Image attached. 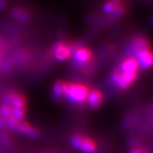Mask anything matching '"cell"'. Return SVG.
Masks as SVG:
<instances>
[{
  "label": "cell",
  "instance_id": "6da1fadb",
  "mask_svg": "<svg viewBox=\"0 0 153 153\" xmlns=\"http://www.w3.org/2000/svg\"><path fill=\"white\" fill-rule=\"evenodd\" d=\"M89 90L85 85L80 84L65 83L63 95L70 101L81 103L87 99Z\"/></svg>",
  "mask_w": 153,
  "mask_h": 153
},
{
  "label": "cell",
  "instance_id": "7a4b0ae2",
  "mask_svg": "<svg viewBox=\"0 0 153 153\" xmlns=\"http://www.w3.org/2000/svg\"><path fill=\"white\" fill-rule=\"evenodd\" d=\"M70 145L74 148L83 153H94L97 145L93 140L82 135H74L70 140Z\"/></svg>",
  "mask_w": 153,
  "mask_h": 153
},
{
  "label": "cell",
  "instance_id": "3957f363",
  "mask_svg": "<svg viewBox=\"0 0 153 153\" xmlns=\"http://www.w3.org/2000/svg\"><path fill=\"white\" fill-rule=\"evenodd\" d=\"M136 60L139 65L144 68H148L152 65V54L150 48L140 50L136 53Z\"/></svg>",
  "mask_w": 153,
  "mask_h": 153
},
{
  "label": "cell",
  "instance_id": "277c9868",
  "mask_svg": "<svg viewBox=\"0 0 153 153\" xmlns=\"http://www.w3.org/2000/svg\"><path fill=\"white\" fill-rule=\"evenodd\" d=\"M72 51L71 47L67 45L63 42L57 43L54 48L55 57L59 60H65L70 56Z\"/></svg>",
  "mask_w": 153,
  "mask_h": 153
},
{
  "label": "cell",
  "instance_id": "5b68a950",
  "mask_svg": "<svg viewBox=\"0 0 153 153\" xmlns=\"http://www.w3.org/2000/svg\"><path fill=\"white\" fill-rule=\"evenodd\" d=\"M4 101L6 104L9 105L14 108L26 107V99L24 96L19 94H9L5 97Z\"/></svg>",
  "mask_w": 153,
  "mask_h": 153
},
{
  "label": "cell",
  "instance_id": "8992f818",
  "mask_svg": "<svg viewBox=\"0 0 153 153\" xmlns=\"http://www.w3.org/2000/svg\"><path fill=\"white\" fill-rule=\"evenodd\" d=\"M104 10L107 13L114 14L116 16H119L123 14L125 9L119 0H111L104 5Z\"/></svg>",
  "mask_w": 153,
  "mask_h": 153
},
{
  "label": "cell",
  "instance_id": "52a82bcc",
  "mask_svg": "<svg viewBox=\"0 0 153 153\" xmlns=\"http://www.w3.org/2000/svg\"><path fill=\"white\" fill-rule=\"evenodd\" d=\"M87 99L91 108H94V109H97L102 104L103 97L100 91L94 89V90L89 92Z\"/></svg>",
  "mask_w": 153,
  "mask_h": 153
},
{
  "label": "cell",
  "instance_id": "ba28073f",
  "mask_svg": "<svg viewBox=\"0 0 153 153\" xmlns=\"http://www.w3.org/2000/svg\"><path fill=\"white\" fill-rule=\"evenodd\" d=\"M75 60L79 63H85L89 62L92 57V53L90 50L87 48H80L75 51L74 54Z\"/></svg>",
  "mask_w": 153,
  "mask_h": 153
},
{
  "label": "cell",
  "instance_id": "9c48e42d",
  "mask_svg": "<svg viewBox=\"0 0 153 153\" xmlns=\"http://www.w3.org/2000/svg\"><path fill=\"white\" fill-rule=\"evenodd\" d=\"M139 64L136 58L135 57H128L120 65V71L128 72H137Z\"/></svg>",
  "mask_w": 153,
  "mask_h": 153
},
{
  "label": "cell",
  "instance_id": "30bf717a",
  "mask_svg": "<svg viewBox=\"0 0 153 153\" xmlns=\"http://www.w3.org/2000/svg\"><path fill=\"white\" fill-rule=\"evenodd\" d=\"M113 80H114V83L122 89H126L130 87L128 84L122 77L120 70L114 72V74H113Z\"/></svg>",
  "mask_w": 153,
  "mask_h": 153
},
{
  "label": "cell",
  "instance_id": "8fae6325",
  "mask_svg": "<svg viewBox=\"0 0 153 153\" xmlns=\"http://www.w3.org/2000/svg\"><path fill=\"white\" fill-rule=\"evenodd\" d=\"M65 82L62 81H58L53 86V96L55 100H59L62 97L64 93Z\"/></svg>",
  "mask_w": 153,
  "mask_h": 153
},
{
  "label": "cell",
  "instance_id": "7c38bea8",
  "mask_svg": "<svg viewBox=\"0 0 153 153\" xmlns=\"http://www.w3.org/2000/svg\"><path fill=\"white\" fill-rule=\"evenodd\" d=\"M12 16L15 19H18L22 22H26L28 19V14L26 11L23 10L22 9H15L12 11Z\"/></svg>",
  "mask_w": 153,
  "mask_h": 153
},
{
  "label": "cell",
  "instance_id": "4fadbf2b",
  "mask_svg": "<svg viewBox=\"0 0 153 153\" xmlns=\"http://www.w3.org/2000/svg\"><path fill=\"white\" fill-rule=\"evenodd\" d=\"M26 114V107H18L14 108L12 110L11 116L19 121H21Z\"/></svg>",
  "mask_w": 153,
  "mask_h": 153
},
{
  "label": "cell",
  "instance_id": "5bb4252c",
  "mask_svg": "<svg viewBox=\"0 0 153 153\" xmlns=\"http://www.w3.org/2000/svg\"><path fill=\"white\" fill-rule=\"evenodd\" d=\"M120 74H121L122 77L123 78V79L129 85H131L133 82L136 79L137 72H125L120 71Z\"/></svg>",
  "mask_w": 153,
  "mask_h": 153
},
{
  "label": "cell",
  "instance_id": "9a60e30c",
  "mask_svg": "<svg viewBox=\"0 0 153 153\" xmlns=\"http://www.w3.org/2000/svg\"><path fill=\"white\" fill-rule=\"evenodd\" d=\"M32 128L33 127H32L29 123H27V122L22 121V120H21V121L19 122L18 126H17L16 131L19 132V133H24L26 135Z\"/></svg>",
  "mask_w": 153,
  "mask_h": 153
},
{
  "label": "cell",
  "instance_id": "2e32d148",
  "mask_svg": "<svg viewBox=\"0 0 153 153\" xmlns=\"http://www.w3.org/2000/svg\"><path fill=\"white\" fill-rule=\"evenodd\" d=\"M12 107L9 105L4 104L3 106H1L0 108V113H1L2 117L7 118L11 116V114H12Z\"/></svg>",
  "mask_w": 153,
  "mask_h": 153
},
{
  "label": "cell",
  "instance_id": "e0dca14e",
  "mask_svg": "<svg viewBox=\"0 0 153 153\" xmlns=\"http://www.w3.org/2000/svg\"><path fill=\"white\" fill-rule=\"evenodd\" d=\"M6 121H7V127H8L9 129L11 131H16L17 126L19 124V120L14 119L12 116L6 118Z\"/></svg>",
  "mask_w": 153,
  "mask_h": 153
},
{
  "label": "cell",
  "instance_id": "ac0fdd59",
  "mask_svg": "<svg viewBox=\"0 0 153 153\" xmlns=\"http://www.w3.org/2000/svg\"><path fill=\"white\" fill-rule=\"evenodd\" d=\"M9 140V136L8 134L6 132L2 131L0 133V144L1 145H6L7 143H8Z\"/></svg>",
  "mask_w": 153,
  "mask_h": 153
},
{
  "label": "cell",
  "instance_id": "d6986e66",
  "mask_svg": "<svg viewBox=\"0 0 153 153\" xmlns=\"http://www.w3.org/2000/svg\"><path fill=\"white\" fill-rule=\"evenodd\" d=\"M7 127V121H6V118L4 117H0V129L4 130L6 129Z\"/></svg>",
  "mask_w": 153,
  "mask_h": 153
},
{
  "label": "cell",
  "instance_id": "ffe728a7",
  "mask_svg": "<svg viewBox=\"0 0 153 153\" xmlns=\"http://www.w3.org/2000/svg\"><path fill=\"white\" fill-rule=\"evenodd\" d=\"M7 5V1L6 0H0V10H2L5 8Z\"/></svg>",
  "mask_w": 153,
  "mask_h": 153
},
{
  "label": "cell",
  "instance_id": "44dd1931",
  "mask_svg": "<svg viewBox=\"0 0 153 153\" xmlns=\"http://www.w3.org/2000/svg\"><path fill=\"white\" fill-rule=\"evenodd\" d=\"M129 153H145V152L142 149H133Z\"/></svg>",
  "mask_w": 153,
  "mask_h": 153
}]
</instances>
